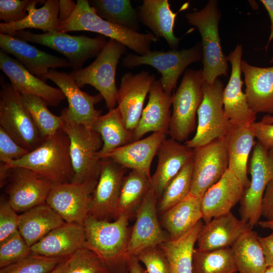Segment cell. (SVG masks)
<instances>
[{
    "instance_id": "1",
    "label": "cell",
    "mask_w": 273,
    "mask_h": 273,
    "mask_svg": "<svg viewBox=\"0 0 273 273\" xmlns=\"http://www.w3.org/2000/svg\"><path fill=\"white\" fill-rule=\"evenodd\" d=\"M129 220L121 215L111 222L88 215L84 221L85 247L96 253L111 273H129Z\"/></svg>"
},
{
    "instance_id": "2",
    "label": "cell",
    "mask_w": 273,
    "mask_h": 273,
    "mask_svg": "<svg viewBox=\"0 0 273 273\" xmlns=\"http://www.w3.org/2000/svg\"><path fill=\"white\" fill-rule=\"evenodd\" d=\"M9 167L31 169L54 184L73 182L74 172L70 154V140L62 129L22 158L7 164Z\"/></svg>"
},
{
    "instance_id": "3",
    "label": "cell",
    "mask_w": 273,
    "mask_h": 273,
    "mask_svg": "<svg viewBox=\"0 0 273 273\" xmlns=\"http://www.w3.org/2000/svg\"><path fill=\"white\" fill-rule=\"evenodd\" d=\"M57 31L67 33L88 31L115 39L124 44L138 55L150 51L151 44L158 38L151 32H135L114 24L100 17L87 0H77L75 9L66 21L60 23Z\"/></svg>"
},
{
    "instance_id": "4",
    "label": "cell",
    "mask_w": 273,
    "mask_h": 273,
    "mask_svg": "<svg viewBox=\"0 0 273 273\" xmlns=\"http://www.w3.org/2000/svg\"><path fill=\"white\" fill-rule=\"evenodd\" d=\"M218 2L210 0L201 10L186 15L188 22L197 27L202 38L204 82L212 84L218 77L226 76L228 64L221 48L218 25L221 17Z\"/></svg>"
},
{
    "instance_id": "5",
    "label": "cell",
    "mask_w": 273,
    "mask_h": 273,
    "mask_svg": "<svg viewBox=\"0 0 273 273\" xmlns=\"http://www.w3.org/2000/svg\"><path fill=\"white\" fill-rule=\"evenodd\" d=\"M126 52L124 44L109 38L90 64L69 74L80 88L88 84L97 89L105 100L107 107L111 110L116 107L118 93L115 81L117 66Z\"/></svg>"
},
{
    "instance_id": "6",
    "label": "cell",
    "mask_w": 273,
    "mask_h": 273,
    "mask_svg": "<svg viewBox=\"0 0 273 273\" xmlns=\"http://www.w3.org/2000/svg\"><path fill=\"white\" fill-rule=\"evenodd\" d=\"M203 69H187L172 97V113L168 133L181 143L196 127V116L203 97Z\"/></svg>"
},
{
    "instance_id": "7",
    "label": "cell",
    "mask_w": 273,
    "mask_h": 273,
    "mask_svg": "<svg viewBox=\"0 0 273 273\" xmlns=\"http://www.w3.org/2000/svg\"><path fill=\"white\" fill-rule=\"evenodd\" d=\"M201 42L189 49L180 50L150 51L144 55L128 54L122 59V65L132 69L141 65H150L161 74L159 79L163 90L167 94L176 86L180 76L191 64L202 60Z\"/></svg>"
},
{
    "instance_id": "8",
    "label": "cell",
    "mask_w": 273,
    "mask_h": 273,
    "mask_svg": "<svg viewBox=\"0 0 273 273\" xmlns=\"http://www.w3.org/2000/svg\"><path fill=\"white\" fill-rule=\"evenodd\" d=\"M12 35L62 54L70 62L73 71L82 69L87 60L97 57L107 42L106 37L100 34L92 38L85 35H70L59 31L37 34L22 30Z\"/></svg>"
},
{
    "instance_id": "9",
    "label": "cell",
    "mask_w": 273,
    "mask_h": 273,
    "mask_svg": "<svg viewBox=\"0 0 273 273\" xmlns=\"http://www.w3.org/2000/svg\"><path fill=\"white\" fill-rule=\"evenodd\" d=\"M1 83L0 126L30 152L39 146L44 139L24 105L21 94L11 84Z\"/></svg>"
},
{
    "instance_id": "10",
    "label": "cell",
    "mask_w": 273,
    "mask_h": 273,
    "mask_svg": "<svg viewBox=\"0 0 273 273\" xmlns=\"http://www.w3.org/2000/svg\"><path fill=\"white\" fill-rule=\"evenodd\" d=\"M203 97L198 110V124L194 137L185 144L192 149L224 138L230 123L223 108L224 85L217 78L212 84L203 82Z\"/></svg>"
},
{
    "instance_id": "11",
    "label": "cell",
    "mask_w": 273,
    "mask_h": 273,
    "mask_svg": "<svg viewBox=\"0 0 273 273\" xmlns=\"http://www.w3.org/2000/svg\"><path fill=\"white\" fill-rule=\"evenodd\" d=\"M70 140V154L74 172L73 183L98 179L101 159L98 153L103 145L101 135L84 125L65 121L61 128Z\"/></svg>"
},
{
    "instance_id": "12",
    "label": "cell",
    "mask_w": 273,
    "mask_h": 273,
    "mask_svg": "<svg viewBox=\"0 0 273 273\" xmlns=\"http://www.w3.org/2000/svg\"><path fill=\"white\" fill-rule=\"evenodd\" d=\"M249 170V186L244 190L240 201L241 219L252 229L261 216V204L268 184L273 179V161L266 150L258 142L253 148Z\"/></svg>"
},
{
    "instance_id": "13",
    "label": "cell",
    "mask_w": 273,
    "mask_h": 273,
    "mask_svg": "<svg viewBox=\"0 0 273 273\" xmlns=\"http://www.w3.org/2000/svg\"><path fill=\"white\" fill-rule=\"evenodd\" d=\"M54 184L31 169L10 167L5 193L16 212H24L46 203Z\"/></svg>"
},
{
    "instance_id": "14",
    "label": "cell",
    "mask_w": 273,
    "mask_h": 273,
    "mask_svg": "<svg viewBox=\"0 0 273 273\" xmlns=\"http://www.w3.org/2000/svg\"><path fill=\"white\" fill-rule=\"evenodd\" d=\"M228 165L224 138L194 149L190 194L201 198L206 191L221 178Z\"/></svg>"
},
{
    "instance_id": "15",
    "label": "cell",
    "mask_w": 273,
    "mask_h": 273,
    "mask_svg": "<svg viewBox=\"0 0 273 273\" xmlns=\"http://www.w3.org/2000/svg\"><path fill=\"white\" fill-rule=\"evenodd\" d=\"M98 180L54 184L46 203L65 222L84 225L89 214L91 196Z\"/></svg>"
},
{
    "instance_id": "16",
    "label": "cell",
    "mask_w": 273,
    "mask_h": 273,
    "mask_svg": "<svg viewBox=\"0 0 273 273\" xmlns=\"http://www.w3.org/2000/svg\"><path fill=\"white\" fill-rule=\"evenodd\" d=\"M44 79L54 82L67 99L68 107L62 111L61 115L64 120L92 128L101 114V111L96 110L95 105L103 99L102 95L92 96L83 92L69 73L54 69L49 70Z\"/></svg>"
},
{
    "instance_id": "17",
    "label": "cell",
    "mask_w": 273,
    "mask_h": 273,
    "mask_svg": "<svg viewBox=\"0 0 273 273\" xmlns=\"http://www.w3.org/2000/svg\"><path fill=\"white\" fill-rule=\"evenodd\" d=\"M158 198L150 188L145 197L131 228L127 254L136 256L144 249L159 245L170 239L162 227L157 211Z\"/></svg>"
},
{
    "instance_id": "18",
    "label": "cell",
    "mask_w": 273,
    "mask_h": 273,
    "mask_svg": "<svg viewBox=\"0 0 273 273\" xmlns=\"http://www.w3.org/2000/svg\"><path fill=\"white\" fill-rule=\"evenodd\" d=\"M154 74L148 71L122 76L117 98V104L126 128L134 131L140 120L146 97L154 82Z\"/></svg>"
},
{
    "instance_id": "19",
    "label": "cell",
    "mask_w": 273,
    "mask_h": 273,
    "mask_svg": "<svg viewBox=\"0 0 273 273\" xmlns=\"http://www.w3.org/2000/svg\"><path fill=\"white\" fill-rule=\"evenodd\" d=\"M243 54L241 44H237L226 60L232 66L229 82L223 92V104L225 113L230 124L250 126L256 119V114L250 108L245 93L242 90L241 63Z\"/></svg>"
},
{
    "instance_id": "20",
    "label": "cell",
    "mask_w": 273,
    "mask_h": 273,
    "mask_svg": "<svg viewBox=\"0 0 273 273\" xmlns=\"http://www.w3.org/2000/svg\"><path fill=\"white\" fill-rule=\"evenodd\" d=\"M125 168L109 158L101 159L97 185L92 194L89 216L109 220L117 201Z\"/></svg>"
},
{
    "instance_id": "21",
    "label": "cell",
    "mask_w": 273,
    "mask_h": 273,
    "mask_svg": "<svg viewBox=\"0 0 273 273\" xmlns=\"http://www.w3.org/2000/svg\"><path fill=\"white\" fill-rule=\"evenodd\" d=\"M0 68L9 78L13 89L21 95L37 96L51 106H58L66 98L60 88L48 85L31 74L16 59L1 50Z\"/></svg>"
},
{
    "instance_id": "22",
    "label": "cell",
    "mask_w": 273,
    "mask_h": 273,
    "mask_svg": "<svg viewBox=\"0 0 273 273\" xmlns=\"http://www.w3.org/2000/svg\"><path fill=\"white\" fill-rule=\"evenodd\" d=\"M0 48L5 53L13 55L31 74L43 81L49 70L70 67L67 59L38 50L12 35L0 33Z\"/></svg>"
},
{
    "instance_id": "23",
    "label": "cell",
    "mask_w": 273,
    "mask_h": 273,
    "mask_svg": "<svg viewBox=\"0 0 273 273\" xmlns=\"http://www.w3.org/2000/svg\"><path fill=\"white\" fill-rule=\"evenodd\" d=\"M157 155L158 164L151 177L150 188L159 200L168 184L193 159L194 149L172 138L165 139Z\"/></svg>"
},
{
    "instance_id": "24",
    "label": "cell",
    "mask_w": 273,
    "mask_h": 273,
    "mask_svg": "<svg viewBox=\"0 0 273 273\" xmlns=\"http://www.w3.org/2000/svg\"><path fill=\"white\" fill-rule=\"evenodd\" d=\"M244 190L239 179L228 169L221 178L210 187L201 198L202 219L205 223L231 212L241 200Z\"/></svg>"
},
{
    "instance_id": "25",
    "label": "cell",
    "mask_w": 273,
    "mask_h": 273,
    "mask_svg": "<svg viewBox=\"0 0 273 273\" xmlns=\"http://www.w3.org/2000/svg\"><path fill=\"white\" fill-rule=\"evenodd\" d=\"M85 233L83 224L65 222L31 246L32 254L66 258L85 247Z\"/></svg>"
},
{
    "instance_id": "26",
    "label": "cell",
    "mask_w": 273,
    "mask_h": 273,
    "mask_svg": "<svg viewBox=\"0 0 273 273\" xmlns=\"http://www.w3.org/2000/svg\"><path fill=\"white\" fill-rule=\"evenodd\" d=\"M241 68L244 76L245 94L251 109L256 114H272L273 66L257 67L242 60Z\"/></svg>"
},
{
    "instance_id": "27",
    "label": "cell",
    "mask_w": 273,
    "mask_h": 273,
    "mask_svg": "<svg viewBox=\"0 0 273 273\" xmlns=\"http://www.w3.org/2000/svg\"><path fill=\"white\" fill-rule=\"evenodd\" d=\"M248 229V223L231 212L212 218L204 224L197 238L198 249L209 251L231 247Z\"/></svg>"
},
{
    "instance_id": "28",
    "label": "cell",
    "mask_w": 273,
    "mask_h": 273,
    "mask_svg": "<svg viewBox=\"0 0 273 273\" xmlns=\"http://www.w3.org/2000/svg\"><path fill=\"white\" fill-rule=\"evenodd\" d=\"M173 95L166 93L159 80H156L149 92V101L144 108L139 123L133 131L134 141L149 132L168 133L171 116L170 108Z\"/></svg>"
},
{
    "instance_id": "29",
    "label": "cell",
    "mask_w": 273,
    "mask_h": 273,
    "mask_svg": "<svg viewBox=\"0 0 273 273\" xmlns=\"http://www.w3.org/2000/svg\"><path fill=\"white\" fill-rule=\"evenodd\" d=\"M166 135L162 132H153L112 151L102 159L109 158L125 169L142 170L151 175V163Z\"/></svg>"
},
{
    "instance_id": "30",
    "label": "cell",
    "mask_w": 273,
    "mask_h": 273,
    "mask_svg": "<svg viewBox=\"0 0 273 273\" xmlns=\"http://www.w3.org/2000/svg\"><path fill=\"white\" fill-rule=\"evenodd\" d=\"M255 133L251 126L230 124L224 136L228 157V169L239 179L244 189L249 186L247 162L251 151L256 144Z\"/></svg>"
},
{
    "instance_id": "31",
    "label": "cell",
    "mask_w": 273,
    "mask_h": 273,
    "mask_svg": "<svg viewBox=\"0 0 273 273\" xmlns=\"http://www.w3.org/2000/svg\"><path fill=\"white\" fill-rule=\"evenodd\" d=\"M136 11L140 22L157 38H164L172 50L178 49L181 37L175 36L173 32L177 13L172 11L167 0H144Z\"/></svg>"
},
{
    "instance_id": "32",
    "label": "cell",
    "mask_w": 273,
    "mask_h": 273,
    "mask_svg": "<svg viewBox=\"0 0 273 273\" xmlns=\"http://www.w3.org/2000/svg\"><path fill=\"white\" fill-rule=\"evenodd\" d=\"M151 177L146 172L139 170H132L124 176L111 218L115 220L121 215L129 219L135 218L150 189Z\"/></svg>"
},
{
    "instance_id": "33",
    "label": "cell",
    "mask_w": 273,
    "mask_h": 273,
    "mask_svg": "<svg viewBox=\"0 0 273 273\" xmlns=\"http://www.w3.org/2000/svg\"><path fill=\"white\" fill-rule=\"evenodd\" d=\"M201 199L190 193L183 200L160 215L161 225L170 239L179 238L202 219Z\"/></svg>"
},
{
    "instance_id": "34",
    "label": "cell",
    "mask_w": 273,
    "mask_h": 273,
    "mask_svg": "<svg viewBox=\"0 0 273 273\" xmlns=\"http://www.w3.org/2000/svg\"><path fill=\"white\" fill-rule=\"evenodd\" d=\"M65 222L61 217L45 203L19 215L18 231L31 247L51 231Z\"/></svg>"
},
{
    "instance_id": "35",
    "label": "cell",
    "mask_w": 273,
    "mask_h": 273,
    "mask_svg": "<svg viewBox=\"0 0 273 273\" xmlns=\"http://www.w3.org/2000/svg\"><path fill=\"white\" fill-rule=\"evenodd\" d=\"M92 129L99 133L103 140L97 154L100 160L112 151L134 141L133 131L126 128L118 107L98 117Z\"/></svg>"
},
{
    "instance_id": "36",
    "label": "cell",
    "mask_w": 273,
    "mask_h": 273,
    "mask_svg": "<svg viewBox=\"0 0 273 273\" xmlns=\"http://www.w3.org/2000/svg\"><path fill=\"white\" fill-rule=\"evenodd\" d=\"M43 1L31 0L28 8V15L23 20L12 23H0L1 33L12 35L26 28H35L45 32L57 31L59 24V1L47 0L42 7L36 5Z\"/></svg>"
},
{
    "instance_id": "37",
    "label": "cell",
    "mask_w": 273,
    "mask_h": 273,
    "mask_svg": "<svg viewBox=\"0 0 273 273\" xmlns=\"http://www.w3.org/2000/svg\"><path fill=\"white\" fill-rule=\"evenodd\" d=\"M231 247L239 273H264L267 265L256 232L248 229Z\"/></svg>"
},
{
    "instance_id": "38",
    "label": "cell",
    "mask_w": 273,
    "mask_h": 273,
    "mask_svg": "<svg viewBox=\"0 0 273 273\" xmlns=\"http://www.w3.org/2000/svg\"><path fill=\"white\" fill-rule=\"evenodd\" d=\"M203 225L201 220L179 238L159 245L167 255L173 273H192L194 245Z\"/></svg>"
},
{
    "instance_id": "39",
    "label": "cell",
    "mask_w": 273,
    "mask_h": 273,
    "mask_svg": "<svg viewBox=\"0 0 273 273\" xmlns=\"http://www.w3.org/2000/svg\"><path fill=\"white\" fill-rule=\"evenodd\" d=\"M90 5L101 18L133 32L140 29L136 9L129 0H92Z\"/></svg>"
},
{
    "instance_id": "40",
    "label": "cell",
    "mask_w": 273,
    "mask_h": 273,
    "mask_svg": "<svg viewBox=\"0 0 273 273\" xmlns=\"http://www.w3.org/2000/svg\"><path fill=\"white\" fill-rule=\"evenodd\" d=\"M232 247L209 251L194 249L192 273H237Z\"/></svg>"
},
{
    "instance_id": "41",
    "label": "cell",
    "mask_w": 273,
    "mask_h": 273,
    "mask_svg": "<svg viewBox=\"0 0 273 273\" xmlns=\"http://www.w3.org/2000/svg\"><path fill=\"white\" fill-rule=\"evenodd\" d=\"M21 98L44 139L54 134L62 128L65 122L64 118L61 116L53 114L49 110L46 102L41 98L31 95H21Z\"/></svg>"
},
{
    "instance_id": "42",
    "label": "cell",
    "mask_w": 273,
    "mask_h": 273,
    "mask_svg": "<svg viewBox=\"0 0 273 273\" xmlns=\"http://www.w3.org/2000/svg\"><path fill=\"white\" fill-rule=\"evenodd\" d=\"M192 172L193 159L184 166L164 190L158 201V215H161L189 195L192 187Z\"/></svg>"
},
{
    "instance_id": "43",
    "label": "cell",
    "mask_w": 273,
    "mask_h": 273,
    "mask_svg": "<svg viewBox=\"0 0 273 273\" xmlns=\"http://www.w3.org/2000/svg\"><path fill=\"white\" fill-rule=\"evenodd\" d=\"M65 258L32 253L17 262L1 268L0 273H50Z\"/></svg>"
},
{
    "instance_id": "44",
    "label": "cell",
    "mask_w": 273,
    "mask_h": 273,
    "mask_svg": "<svg viewBox=\"0 0 273 273\" xmlns=\"http://www.w3.org/2000/svg\"><path fill=\"white\" fill-rule=\"evenodd\" d=\"M65 273H111L101 258L94 252L84 247L70 257Z\"/></svg>"
},
{
    "instance_id": "45",
    "label": "cell",
    "mask_w": 273,
    "mask_h": 273,
    "mask_svg": "<svg viewBox=\"0 0 273 273\" xmlns=\"http://www.w3.org/2000/svg\"><path fill=\"white\" fill-rule=\"evenodd\" d=\"M32 254L19 231L0 242V268L17 262Z\"/></svg>"
},
{
    "instance_id": "46",
    "label": "cell",
    "mask_w": 273,
    "mask_h": 273,
    "mask_svg": "<svg viewBox=\"0 0 273 273\" xmlns=\"http://www.w3.org/2000/svg\"><path fill=\"white\" fill-rule=\"evenodd\" d=\"M136 256L148 273H173L167 255L159 245L148 247Z\"/></svg>"
},
{
    "instance_id": "47",
    "label": "cell",
    "mask_w": 273,
    "mask_h": 273,
    "mask_svg": "<svg viewBox=\"0 0 273 273\" xmlns=\"http://www.w3.org/2000/svg\"><path fill=\"white\" fill-rule=\"evenodd\" d=\"M10 204L8 198L0 200V242L18 231L19 215Z\"/></svg>"
},
{
    "instance_id": "48",
    "label": "cell",
    "mask_w": 273,
    "mask_h": 273,
    "mask_svg": "<svg viewBox=\"0 0 273 273\" xmlns=\"http://www.w3.org/2000/svg\"><path fill=\"white\" fill-rule=\"evenodd\" d=\"M31 0H1L0 20L5 23L19 22L28 15Z\"/></svg>"
},
{
    "instance_id": "49",
    "label": "cell",
    "mask_w": 273,
    "mask_h": 273,
    "mask_svg": "<svg viewBox=\"0 0 273 273\" xmlns=\"http://www.w3.org/2000/svg\"><path fill=\"white\" fill-rule=\"evenodd\" d=\"M29 152L19 145L0 126V161L8 164L19 160Z\"/></svg>"
},
{
    "instance_id": "50",
    "label": "cell",
    "mask_w": 273,
    "mask_h": 273,
    "mask_svg": "<svg viewBox=\"0 0 273 273\" xmlns=\"http://www.w3.org/2000/svg\"><path fill=\"white\" fill-rule=\"evenodd\" d=\"M251 126L258 142L266 150L273 148V123L255 121Z\"/></svg>"
},
{
    "instance_id": "51",
    "label": "cell",
    "mask_w": 273,
    "mask_h": 273,
    "mask_svg": "<svg viewBox=\"0 0 273 273\" xmlns=\"http://www.w3.org/2000/svg\"><path fill=\"white\" fill-rule=\"evenodd\" d=\"M261 216L266 220L273 219V179L267 185L261 204Z\"/></svg>"
},
{
    "instance_id": "52",
    "label": "cell",
    "mask_w": 273,
    "mask_h": 273,
    "mask_svg": "<svg viewBox=\"0 0 273 273\" xmlns=\"http://www.w3.org/2000/svg\"><path fill=\"white\" fill-rule=\"evenodd\" d=\"M258 239L263 252L267 266H273V231L264 237L258 236Z\"/></svg>"
},
{
    "instance_id": "53",
    "label": "cell",
    "mask_w": 273,
    "mask_h": 273,
    "mask_svg": "<svg viewBox=\"0 0 273 273\" xmlns=\"http://www.w3.org/2000/svg\"><path fill=\"white\" fill-rule=\"evenodd\" d=\"M76 6V3L72 0H59V23L68 19L73 14Z\"/></svg>"
},
{
    "instance_id": "54",
    "label": "cell",
    "mask_w": 273,
    "mask_h": 273,
    "mask_svg": "<svg viewBox=\"0 0 273 273\" xmlns=\"http://www.w3.org/2000/svg\"><path fill=\"white\" fill-rule=\"evenodd\" d=\"M260 1L266 9L270 20V32L267 44L265 48L266 51L269 44L273 39V0H260Z\"/></svg>"
},
{
    "instance_id": "55",
    "label": "cell",
    "mask_w": 273,
    "mask_h": 273,
    "mask_svg": "<svg viewBox=\"0 0 273 273\" xmlns=\"http://www.w3.org/2000/svg\"><path fill=\"white\" fill-rule=\"evenodd\" d=\"M129 273H148L140 264L136 256H131L128 258Z\"/></svg>"
},
{
    "instance_id": "56",
    "label": "cell",
    "mask_w": 273,
    "mask_h": 273,
    "mask_svg": "<svg viewBox=\"0 0 273 273\" xmlns=\"http://www.w3.org/2000/svg\"><path fill=\"white\" fill-rule=\"evenodd\" d=\"M10 167L6 163L1 162L0 164V186L1 188L6 185Z\"/></svg>"
},
{
    "instance_id": "57",
    "label": "cell",
    "mask_w": 273,
    "mask_h": 273,
    "mask_svg": "<svg viewBox=\"0 0 273 273\" xmlns=\"http://www.w3.org/2000/svg\"><path fill=\"white\" fill-rule=\"evenodd\" d=\"M70 257L64 259L50 273H65L69 263Z\"/></svg>"
},
{
    "instance_id": "58",
    "label": "cell",
    "mask_w": 273,
    "mask_h": 273,
    "mask_svg": "<svg viewBox=\"0 0 273 273\" xmlns=\"http://www.w3.org/2000/svg\"><path fill=\"white\" fill-rule=\"evenodd\" d=\"M258 224L262 228L268 229L273 231V219L259 221Z\"/></svg>"
},
{
    "instance_id": "59",
    "label": "cell",
    "mask_w": 273,
    "mask_h": 273,
    "mask_svg": "<svg viewBox=\"0 0 273 273\" xmlns=\"http://www.w3.org/2000/svg\"><path fill=\"white\" fill-rule=\"evenodd\" d=\"M261 122L264 123H273V116L270 115H266L263 116Z\"/></svg>"
},
{
    "instance_id": "60",
    "label": "cell",
    "mask_w": 273,
    "mask_h": 273,
    "mask_svg": "<svg viewBox=\"0 0 273 273\" xmlns=\"http://www.w3.org/2000/svg\"><path fill=\"white\" fill-rule=\"evenodd\" d=\"M264 273H273V266H267Z\"/></svg>"
},
{
    "instance_id": "61",
    "label": "cell",
    "mask_w": 273,
    "mask_h": 273,
    "mask_svg": "<svg viewBox=\"0 0 273 273\" xmlns=\"http://www.w3.org/2000/svg\"><path fill=\"white\" fill-rule=\"evenodd\" d=\"M268 153L273 161V148L270 149L269 150H268Z\"/></svg>"
},
{
    "instance_id": "62",
    "label": "cell",
    "mask_w": 273,
    "mask_h": 273,
    "mask_svg": "<svg viewBox=\"0 0 273 273\" xmlns=\"http://www.w3.org/2000/svg\"><path fill=\"white\" fill-rule=\"evenodd\" d=\"M269 62H270V63H273V56H272V57H271V58L270 59V60Z\"/></svg>"
},
{
    "instance_id": "63",
    "label": "cell",
    "mask_w": 273,
    "mask_h": 273,
    "mask_svg": "<svg viewBox=\"0 0 273 273\" xmlns=\"http://www.w3.org/2000/svg\"><path fill=\"white\" fill-rule=\"evenodd\" d=\"M272 48H273V44H272Z\"/></svg>"
}]
</instances>
